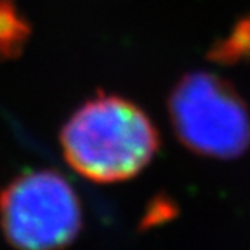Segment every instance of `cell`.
<instances>
[{
	"mask_svg": "<svg viewBox=\"0 0 250 250\" xmlns=\"http://www.w3.org/2000/svg\"><path fill=\"white\" fill-rule=\"evenodd\" d=\"M158 145L160 136L148 115L113 94L85 101L61 130L64 160L94 183L137 176L153 160Z\"/></svg>",
	"mask_w": 250,
	"mask_h": 250,
	"instance_id": "obj_1",
	"label": "cell"
},
{
	"mask_svg": "<svg viewBox=\"0 0 250 250\" xmlns=\"http://www.w3.org/2000/svg\"><path fill=\"white\" fill-rule=\"evenodd\" d=\"M172 127L186 148L229 160L250 146V115L243 99L224 78L195 71L181 78L168 98Z\"/></svg>",
	"mask_w": 250,
	"mask_h": 250,
	"instance_id": "obj_2",
	"label": "cell"
},
{
	"mask_svg": "<svg viewBox=\"0 0 250 250\" xmlns=\"http://www.w3.org/2000/svg\"><path fill=\"white\" fill-rule=\"evenodd\" d=\"M82 223L77 193L54 170L26 172L0 193V228L16 250H64Z\"/></svg>",
	"mask_w": 250,
	"mask_h": 250,
	"instance_id": "obj_3",
	"label": "cell"
},
{
	"mask_svg": "<svg viewBox=\"0 0 250 250\" xmlns=\"http://www.w3.org/2000/svg\"><path fill=\"white\" fill-rule=\"evenodd\" d=\"M31 28L16 0H0V61L23 54Z\"/></svg>",
	"mask_w": 250,
	"mask_h": 250,
	"instance_id": "obj_4",
	"label": "cell"
},
{
	"mask_svg": "<svg viewBox=\"0 0 250 250\" xmlns=\"http://www.w3.org/2000/svg\"><path fill=\"white\" fill-rule=\"evenodd\" d=\"M247 58H250V18L240 21L231 35L212 51V59L221 62H238Z\"/></svg>",
	"mask_w": 250,
	"mask_h": 250,
	"instance_id": "obj_5",
	"label": "cell"
}]
</instances>
